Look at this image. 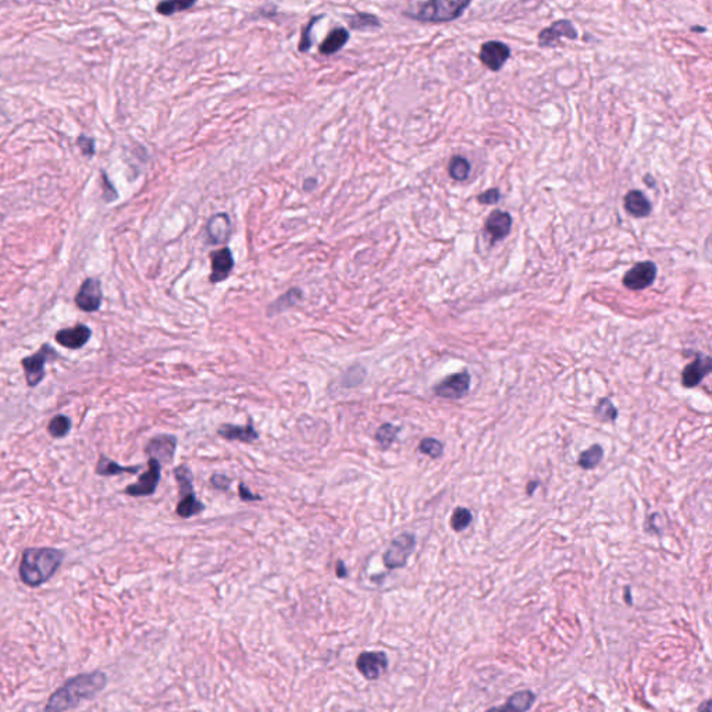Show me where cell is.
Masks as SVG:
<instances>
[{
  "label": "cell",
  "instance_id": "obj_1",
  "mask_svg": "<svg viewBox=\"0 0 712 712\" xmlns=\"http://www.w3.org/2000/svg\"><path fill=\"white\" fill-rule=\"evenodd\" d=\"M108 684V678L102 671L78 675L67 680L57 689L45 706V712H65L75 708L84 700H91Z\"/></svg>",
  "mask_w": 712,
  "mask_h": 712
},
{
  "label": "cell",
  "instance_id": "obj_2",
  "mask_svg": "<svg viewBox=\"0 0 712 712\" xmlns=\"http://www.w3.org/2000/svg\"><path fill=\"white\" fill-rule=\"evenodd\" d=\"M63 560L64 552L61 549L49 547L27 548L23 552L19 568L20 579L28 587H39L57 572Z\"/></svg>",
  "mask_w": 712,
  "mask_h": 712
},
{
  "label": "cell",
  "instance_id": "obj_3",
  "mask_svg": "<svg viewBox=\"0 0 712 712\" xmlns=\"http://www.w3.org/2000/svg\"><path fill=\"white\" fill-rule=\"evenodd\" d=\"M470 2H456V0H433V2L409 5L403 14L422 23H448L459 19Z\"/></svg>",
  "mask_w": 712,
  "mask_h": 712
},
{
  "label": "cell",
  "instance_id": "obj_4",
  "mask_svg": "<svg viewBox=\"0 0 712 712\" xmlns=\"http://www.w3.org/2000/svg\"><path fill=\"white\" fill-rule=\"evenodd\" d=\"M416 547V537L412 533H403L395 537L383 556L387 569H401L407 565Z\"/></svg>",
  "mask_w": 712,
  "mask_h": 712
},
{
  "label": "cell",
  "instance_id": "obj_5",
  "mask_svg": "<svg viewBox=\"0 0 712 712\" xmlns=\"http://www.w3.org/2000/svg\"><path fill=\"white\" fill-rule=\"evenodd\" d=\"M57 352L49 345L45 344L39 348V351L31 356H27L21 360V366L26 372V380L28 387L34 388L39 385V383L45 378V366L49 360L57 359Z\"/></svg>",
  "mask_w": 712,
  "mask_h": 712
},
{
  "label": "cell",
  "instance_id": "obj_6",
  "mask_svg": "<svg viewBox=\"0 0 712 712\" xmlns=\"http://www.w3.org/2000/svg\"><path fill=\"white\" fill-rule=\"evenodd\" d=\"M162 478V465L156 459L149 458L148 470L142 473L138 482L125 487L124 493L130 497H149L153 496Z\"/></svg>",
  "mask_w": 712,
  "mask_h": 712
},
{
  "label": "cell",
  "instance_id": "obj_7",
  "mask_svg": "<svg viewBox=\"0 0 712 712\" xmlns=\"http://www.w3.org/2000/svg\"><path fill=\"white\" fill-rule=\"evenodd\" d=\"M658 267L651 261L639 262L623 276L622 283L627 289L631 291H643L651 287L657 278Z\"/></svg>",
  "mask_w": 712,
  "mask_h": 712
},
{
  "label": "cell",
  "instance_id": "obj_8",
  "mask_svg": "<svg viewBox=\"0 0 712 712\" xmlns=\"http://www.w3.org/2000/svg\"><path fill=\"white\" fill-rule=\"evenodd\" d=\"M562 38L576 41L579 38V32L571 20H557L549 27L544 28L538 34V46L540 48H553L558 46Z\"/></svg>",
  "mask_w": 712,
  "mask_h": 712
},
{
  "label": "cell",
  "instance_id": "obj_9",
  "mask_svg": "<svg viewBox=\"0 0 712 712\" xmlns=\"http://www.w3.org/2000/svg\"><path fill=\"white\" fill-rule=\"evenodd\" d=\"M388 668L387 654L383 651H363L356 658L358 672L369 682L380 679Z\"/></svg>",
  "mask_w": 712,
  "mask_h": 712
},
{
  "label": "cell",
  "instance_id": "obj_10",
  "mask_svg": "<svg viewBox=\"0 0 712 712\" xmlns=\"http://www.w3.org/2000/svg\"><path fill=\"white\" fill-rule=\"evenodd\" d=\"M470 388V374L463 370L458 374H452L444 380H441L436 387L434 392L437 397L447 400H459L463 398Z\"/></svg>",
  "mask_w": 712,
  "mask_h": 712
},
{
  "label": "cell",
  "instance_id": "obj_11",
  "mask_svg": "<svg viewBox=\"0 0 712 712\" xmlns=\"http://www.w3.org/2000/svg\"><path fill=\"white\" fill-rule=\"evenodd\" d=\"M511 57V48L500 41H489L482 45L479 60L490 70L500 71Z\"/></svg>",
  "mask_w": 712,
  "mask_h": 712
},
{
  "label": "cell",
  "instance_id": "obj_12",
  "mask_svg": "<svg viewBox=\"0 0 712 712\" xmlns=\"http://www.w3.org/2000/svg\"><path fill=\"white\" fill-rule=\"evenodd\" d=\"M176 448H177V438L174 436L161 434V436H156L149 440V443L145 447V452L152 459H156L162 465V463L173 462Z\"/></svg>",
  "mask_w": 712,
  "mask_h": 712
},
{
  "label": "cell",
  "instance_id": "obj_13",
  "mask_svg": "<svg viewBox=\"0 0 712 712\" xmlns=\"http://www.w3.org/2000/svg\"><path fill=\"white\" fill-rule=\"evenodd\" d=\"M75 303L84 312H96L102 303V287L98 278H87L75 295Z\"/></svg>",
  "mask_w": 712,
  "mask_h": 712
},
{
  "label": "cell",
  "instance_id": "obj_14",
  "mask_svg": "<svg viewBox=\"0 0 712 712\" xmlns=\"http://www.w3.org/2000/svg\"><path fill=\"white\" fill-rule=\"evenodd\" d=\"M92 336V332L85 325H77L74 327L61 329L56 333L54 340L57 344L67 349H81L87 345Z\"/></svg>",
  "mask_w": 712,
  "mask_h": 712
},
{
  "label": "cell",
  "instance_id": "obj_15",
  "mask_svg": "<svg viewBox=\"0 0 712 712\" xmlns=\"http://www.w3.org/2000/svg\"><path fill=\"white\" fill-rule=\"evenodd\" d=\"M512 228V216L504 210H493L485 223V230L493 243L502 241L509 235Z\"/></svg>",
  "mask_w": 712,
  "mask_h": 712
},
{
  "label": "cell",
  "instance_id": "obj_16",
  "mask_svg": "<svg viewBox=\"0 0 712 712\" xmlns=\"http://www.w3.org/2000/svg\"><path fill=\"white\" fill-rule=\"evenodd\" d=\"M212 258V273L210 283L217 284L227 280L234 269V256L230 248L224 247L210 255Z\"/></svg>",
  "mask_w": 712,
  "mask_h": 712
},
{
  "label": "cell",
  "instance_id": "obj_17",
  "mask_svg": "<svg viewBox=\"0 0 712 712\" xmlns=\"http://www.w3.org/2000/svg\"><path fill=\"white\" fill-rule=\"evenodd\" d=\"M207 240L213 245L225 244L231 234V221L227 213L213 214L206 224Z\"/></svg>",
  "mask_w": 712,
  "mask_h": 712
},
{
  "label": "cell",
  "instance_id": "obj_18",
  "mask_svg": "<svg viewBox=\"0 0 712 712\" xmlns=\"http://www.w3.org/2000/svg\"><path fill=\"white\" fill-rule=\"evenodd\" d=\"M711 372V359L706 355H697V358L689 363L682 376V383L686 388L697 387L701 380Z\"/></svg>",
  "mask_w": 712,
  "mask_h": 712
},
{
  "label": "cell",
  "instance_id": "obj_19",
  "mask_svg": "<svg viewBox=\"0 0 712 712\" xmlns=\"http://www.w3.org/2000/svg\"><path fill=\"white\" fill-rule=\"evenodd\" d=\"M624 210L636 218H643L650 216L653 212V205L649 198L639 190H631L624 195L623 199Z\"/></svg>",
  "mask_w": 712,
  "mask_h": 712
},
{
  "label": "cell",
  "instance_id": "obj_20",
  "mask_svg": "<svg viewBox=\"0 0 712 712\" xmlns=\"http://www.w3.org/2000/svg\"><path fill=\"white\" fill-rule=\"evenodd\" d=\"M217 434L228 441H241V443H254L259 438V433L254 427L252 423L247 426L236 425H221L217 429Z\"/></svg>",
  "mask_w": 712,
  "mask_h": 712
},
{
  "label": "cell",
  "instance_id": "obj_21",
  "mask_svg": "<svg viewBox=\"0 0 712 712\" xmlns=\"http://www.w3.org/2000/svg\"><path fill=\"white\" fill-rule=\"evenodd\" d=\"M534 700L536 695L530 690H522L512 694L504 705L490 708L486 712H526L531 708Z\"/></svg>",
  "mask_w": 712,
  "mask_h": 712
},
{
  "label": "cell",
  "instance_id": "obj_22",
  "mask_svg": "<svg viewBox=\"0 0 712 712\" xmlns=\"http://www.w3.org/2000/svg\"><path fill=\"white\" fill-rule=\"evenodd\" d=\"M303 298V294L301 288H291L281 296H278L274 302H272L267 306V316H276L280 314L291 307H294L296 303H299Z\"/></svg>",
  "mask_w": 712,
  "mask_h": 712
},
{
  "label": "cell",
  "instance_id": "obj_23",
  "mask_svg": "<svg viewBox=\"0 0 712 712\" xmlns=\"http://www.w3.org/2000/svg\"><path fill=\"white\" fill-rule=\"evenodd\" d=\"M351 38V34L347 28H336L333 30L327 38L322 42L321 45V53L322 54H326V56H332L334 53H337L338 50H341L344 48V45L349 41Z\"/></svg>",
  "mask_w": 712,
  "mask_h": 712
},
{
  "label": "cell",
  "instance_id": "obj_24",
  "mask_svg": "<svg viewBox=\"0 0 712 712\" xmlns=\"http://www.w3.org/2000/svg\"><path fill=\"white\" fill-rule=\"evenodd\" d=\"M139 469H141V466H121L116 460H113L105 455H101L98 465H96V474H99V476H117V474H123V473L136 474L139 471Z\"/></svg>",
  "mask_w": 712,
  "mask_h": 712
},
{
  "label": "cell",
  "instance_id": "obj_25",
  "mask_svg": "<svg viewBox=\"0 0 712 712\" xmlns=\"http://www.w3.org/2000/svg\"><path fill=\"white\" fill-rule=\"evenodd\" d=\"M205 504L202 501H199L194 494L191 496H187V497H183L181 501L179 502L177 505V515L183 519H190L192 516H196L199 513H202L205 511Z\"/></svg>",
  "mask_w": 712,
  "mask_h": 712
},
{
  "label": "cell",
  "instance_id": "obj_26",
  "mask_svg": "<svg viewBox=\"0 0 712 712\" xmlns=\"http://www.w3.org/2000/svg\"><path fill=\"white\" fill-rule=\"evenodd\" d=\"M174 476H176L177 483H179V487H180L181 498L194 494V485H192L194 483V476H192L191 469L187 465H180L179 467H176L174 469Z\"/></svg>",
  "mask_w": 712,
  "mask_h": 712
},
{
  "label": "cell",
  "instance_id": "obj_27",
  "mask_svg": "<svg viewBox=\"0 0 712 712\" xmlns=\"http://www.w3.org/2000/svg\"><path fill=\"white\" fill-rule=\"evenodd\" d=\"M470 163L467 159H465V157L462 156H454L451 162H449V167H448V172H449V176L455 180V181H465L467 180L469 174H470Z\"/></svg>",
  "mask_w": 712,
  "mask_h": 712
},
{
  "label": "cell",
  "instance_id": "obj_28",
  "mask_svg": "<svg viewBox=\"0 0 712 712\" xmlns=\"http://www.w3.org/2000/svg\"><path fill=\"white\" fill-rule=\"evenodd\" d=\"M400 431H401V429L398 426H394L391 423H384L376 431V441L378 443V445L383 449H388L392 445V443L395 441V438H397Z\"/></svg>",
  "mask_w": 712,
  "mask_h": 712
},
{
  "label": "cell",
  "instance_id": "obj_29",
  "mask_svg": "<svg viewBox=\"0 0 712 712\" xmlns=\"http://www.w3.org/2000/svg\"><path fill=\"white\" fill-rule=\"evenodd\" d=\"M602 456H604V451H602L601 445L596 444L580 454L578 463L583 469H594L596 466L600 465Z\"/></svg>",
  "mask_w": 712,
  "mask_h": 712
},
{
  "label": "cell",
  "instance_id": "obj_30",
  "mask_svg": "<svg viewBox=\"0 0 712 712\" xmlns=\"http://www.w3.org/2000/svg\"><path fill=\"white\" fill-rule=\"evenodd\" d=\"M71 430V419L65 415H56L48 425V431L53 438H64Z\"/></svg>",
  "mask_w": 712,
  "mask_h": 712
},
{
  "label": "cell",
  "instance_id": "obj_31",
  "mask_svg": "<svg viewBox=\"0 0 712 712\" xmlns=\"http://www.w3.org/2000/svg\"><path fill=\"white\" fill-rule=\"evenodd\" d=\"M348 24L352 30H367V28L381 27L378 17L372 13H356L349 17Z\"/></svg>",
  "mask_w": 712,
  "mask_h": 712
},
{
  "label": "cell",
  "instance_id": "obj_32",
  "mask_svg": "<svg viewBox=\"0 0 712 712\" xmlns=\"http://www.w3.org/2000/svg\"><path fill=\"white\" fill-rule=\"evenodd\" d=\"M195 5V0H173V2H163L156 8V12L163 16H172L174 13H180L191 9Z\"/></svg>",
  "mask_w": 712,
  "mask_h": 712
},
{
  "label": "cell",
  "instance_id": "obj_33",
  "mask_svg": "<svg viewBox=\"0 0 712 712\" xmlns=\"http://www.w3.org/2000/svg\"><path fill=\"white\" fill-rule=\"evenodd\" d=\"M471 520H473V515L467 508H456L451 516V527L455 531H462L467 526H470Z\"/></svg>",
  "mask_w": 712,
  "mask_h": 712
},
{
  "label": "cell",
  "instance_id": "obj_34",
  "mask_svg": "<svg viewBox=\"0 0 712 712\" xmlns=\"http://www.w3.org/2000/svg\"><path fill=\"white\" fill-rule=\"evenodd\" d=\"M596 416L602 422H615L618 418V411L609 398H602L596 407Z\"/></svg>",
  "mask_w": 712,
  "mask_h": 712
},
{
  "label": "cell",
  "instance_id": "obj_35",
  "mask_svg": "<svg viewBox=\"0 0 712 712\" xmlns=\"http://www.w3.org/2000/svg\"><path fill=\"white\" fill-rule=\"evenodd\" d=\"M365 376H366L365 367L360 365H355L344 373L341 383L344 387H356V385L362 384V381L365 380Z\"/></svg>",
  "mask_w": 712,
  "mask_h": 712
},
{
  "label": "cell",
  "instance_id": "obj_36",
  "mask_svg": "<svg viewBox=\"0 0 712 712\" xmlns=\"http://www.w3.org/2000/svg\"><path fill=\"white\" fill-rule=\"evenodd\" d=\"M419 452L433 458V459H437L443 455L444 452V445L441 441L436 440V438H423L419 444Z\"/></svg>",
  "mask_w": 712,
  "mask_h": 712
},
{
  "label": "cell",
  "instance_id": "obj_37",
  "mask_svg": "<svg viewBox=\"0 0 712 712\" xmlns=\"http://www.w3.org/2000/svg\"><path fill=\"white\" fill-rule=\"evenodd\" d=\"M321 19H323V16L312 19L309 26L303 30L302 38H301V42H299V50L301 52H307L312 48V43H313V41H312V28L316 26V23H318Z\"/></svg>",
  "mask_w": 712,
  "mask_h": 712
},
{
  "label": "cell",
  "instance_id": "obj_38",
  "mask_svg": "<svg viewBox=\"0 0 712 712\" xmlns=\"http://www.w3.org/2000/svg\"><path fill=\"white\" fill-rule=\"evenodd\" d=\"M501 199V192L498 188H491V190H487L485 192H482L480 195H478V202L480 205H496L498 203Z\"/></svg>",
  "mask_w": 712,
  "mask_h": 712
},
{
  "label": "cell",
  "instance_id": "obj_39",
  "mask_svg": "<svg viewBox=\"0 0 712 712\" xmlns=\"http://www.w3.org/2000/svg\"><path fill=\"white\" fill-rule=\"evenodd\" d=\"M231 479L228 476H225V474H221V473H214L213 476L210 478V485L213 486V489L218 490V491H227L230 489V485H231Z\"/></svg>",
  "mask_w": 712,
  "mask_h": 712
},
{
  "label": "cell",
  "instance_id": "obj_40",
  "mask_svg": "<svg viewBox=\"0 0 712 712\" xmlns=\"http://www.w3.org/2000/svg\"><path fill=\"white\" fill-rule=\"evenodd\" d=\"M238 494H240V498L245 502H254V501H261L262 497L258 496V494H254L247 486L245 483H241L240 485V489H238Z\"/></svg>",
  "mask_w": 712,
  "mask_h": 712
},
{
  "label": "cell",
  "instance_id": "obj_41",
  "mask_svg": "<svg viewBox=\"0 0 712 712\" xmlns=\"http://www.w3.org/2000/svg\"><path fill=\"white\" fill-rule=\"evenodd\" d=\"M78 146H80L83 149V152L85 154H88V156L94 154V152H95V143L88 136H80V138H78Z\"/></svg>",
  "mask_w": 712,
  "mask_h": 712
},
{
  "label": "cell",
  "instance_id": "obj_42",
  "mask_svg": "<svg viewBox=\"0 0 712 712\" xmlns=\"http://www.w3.org/2000/svg\"><path fill=\"white\" fill-rule=\"evenodd\" d=\"M336 573H337V576H338L340 579H344V578H347V576H348V569H347V567H345L344 561H338V562H337Z\"/></svg>",
  "mask_w": 712,
  "mask_h": 712
},
{
  "label": "cell",
  "instance_id": "obj_43",
  "mask_svg": "<svg viewBox=\"0 0 712 712\" xmlns=\"http://www.w3.org/2000/svg\"><path fill=\"white\" fill-rule=\"evenodd\" d=\"M316 185H318V181H316L314 179H306V181L303 183L305 191H312Z\"/></svg>",
  "mask_w": 712,
  "mask_h": 712
},
{
  "label": "cell",
  "instance_id": "obj_44",
  "mask_svg": "<svg viewBox=\"0 0 712 712\" xmlns=\"http://www.w3.org/2000/svg\"><path fill=\"white\" fill-rule=\"evenodd\" d=\"M709 706H711V701H709V700H706L705 702H702V704H701V706H700V711H698V712H711V711H709Z\"/></svg>",
  "mask_w": 712,
  "mask_h": 712
},
{
  "label": "cell",
  "instance_id": "obj_45",
  "mask_svg": "<svg viewBox=\"0 0 712 712\" xmlns=\"http://www.w3.org/2000/svg\"><path fill=\"white\" fill-rule=\"evenodd\" d=\"M537 486H538V482H531V483H530V486H529V489H527V494H529V496H531V494H533V490H536V489H537Z\"/></svg>",
  "mask_w": 712,
  "mask_h": 712
},
{
  "label": "cell",
  "instance_id": "obj_46",
  "mask_svg": "<svg viewBox=\"0 0 712 712\" xmlns=\"http://www.w3.org/2000/svg\"><path fill=\"white\" fill-rule=\"evenodd\" d=\"M651 179H653L651 176H646V177H644V183H646V184H649L650 187H654V185H655V183H654Z\"/></svg>",
  "mask_w": 712,
  "mask_h": 712
},
{
  "label": "cell",
  "instance_id": "obj_47",
  "mask_svg": "<svg viewBox=\"0 0 712 712\" xmlns=\"http://www.w3.org/2000/svg\"><path fill=\"white\" fill-rule=\"evenodd\" d=\"M691 30L693 31H705V28H702V27H693Z\"/></svg>",
  "mask_w": 712,
  "mask_h": 712
}]
</instances>
